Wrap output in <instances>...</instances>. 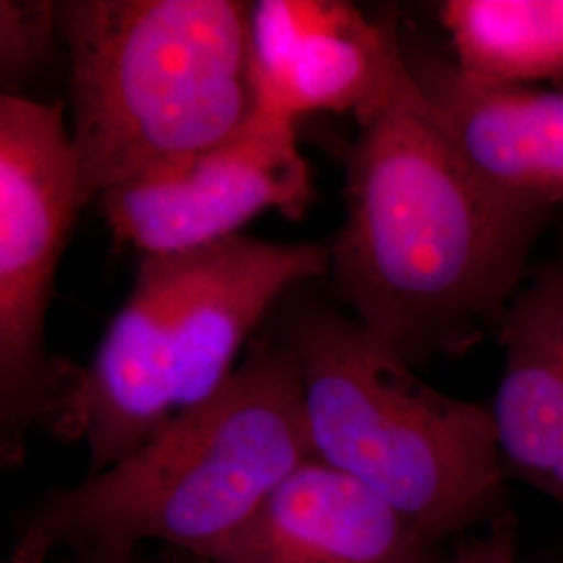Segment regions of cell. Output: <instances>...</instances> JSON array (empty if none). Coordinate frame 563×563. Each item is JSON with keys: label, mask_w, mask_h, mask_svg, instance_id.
<instances>
[{"label": "cell", "mask_w": 563, "mask_h": 563, "mask_svg": "<svg viewBox=\"0 0 563 563\" xmlns=\"http://www.w3.org/2000/svg\"><path fill=\"white\" fill-rule=\"evenodd\" d=\"M60 38L59 7L46 0L0 2V80L2 95L34 80L53 57Z\"/></svg>", "instance_id": "13"}, {"label": "cell", "mask_w": 563, "mask_h": 563, "mask_svg": "<svg viewBox=\"0 0 563 563\" xmlns=\"http://www.w3.org/2000/svg\"><path fill=\"white\" fill-rule=\"evenodd\" d=\"M311 197L295 123L257 109L228 141L121 181L99 205L118 241L169 255L236 236L267 209L299 218Z\"/></svg>", "instance_id": "7"}, {"label": "cell", "mask_w": 563, "mask_h": 563, "mask_svg": "<svg viewBox=\"0 0 563 563\" xmlns=\"http://www.w3.org/2000/svg\"><path fill=\"white\" fill-rule=\"evenodd\" d=\"M57 547L59 539L53 526L41 516H30L4 563H48Z\"/></svg>", "instance_id": "15"}, {"label": "cell", "mask_w": 563, "mask_h": 563, "mask_svg": "<svg viewBox=\"0 0 563 563\" xmlns=\"http://www.w3.org/2000/svg\"><path fill=\"white\" fill-rule=\"evenodd\" d=\"M344 169L330 276L355 320L413 367L497 334L553 209L478 180L439 113L390 109L363 123Z\"/></svg>", "instance_id": "1"}, {"label": "cell", "mask_w": 563, "mask_h": 563, "mask_svg": "<svg viewBox=\"0 0 563 563\" xmlns=\"http://www.w3.org/2000/svg\"><path fill=\"white\" fill-rule=\"evenodd\" d=\"M446 563H518V522L504 509L481 534L463 541Z\"/></svg>", "instance_id": "14"}, {"label": "cell", "mask_w": 563, "mask_h": 563, "mask_svg": "<svg viewBox=\"0 0 563 563\" xmlns=\"http://www.w3.org/2000/svg\"><path fill=\"white\" fill-rule=\"evenodd\" d=\"M207 563H439L437 543L357 478L311 457Z\"/></svg>", "instance_id": "10"}, {"label": "cell", "mask_w": 563, "mask_h": 563, "mask_svg": "<svg viewBox=\"0 0 563 563\" xmlns=\"http://www.w3.org/2000/svg\"><path fill=\"white\" fill-rule=\"evenodd\" d=\"M155 563H207L201 558L181 553V551H174V549H163L162 555L157 558Z\"/></svg>", "instance_id": "17"}, {"label": "cell", "mask_w": 563, "mask_h": 563, "mask_svg": "<svg viewBox=\"0 0 563 563\" xmlns=\"http://www.w3.org/2000/svg\"><path fill=\"white\" fill-rule=\"evenodd\" d=\"M76 553V563H136V549L132 547H90Z\"/></svg>", "instance_id": "16"}, {"label": "cell", "mask_w": 563, "mask_h": 563, "mask_svg": "<svg viewBox=\"0 0 563 563\" xmlns=\"http://www.w3.org/2000/svg\"><path fill=\"white\" fill-rule=\"evenodd\" d=\"M276 341L297 365L318 460L369 486L437 544L504 511L490 407L444 395L318 299H286Z\"/></svg>", "instance_id": "4"}, {"label": "cell", "mask_w": 563, "mask_h": 563, "mask_svg": "<svg viewBox=\"0 0 563 563\" xmlns=\"http://www.w3.org/2000/svg\"><path fill=\"white\" fill-rule=\"evenodd\" d=\"M63 104L0 97V460L13 467L30 432L53 423L76 367L46 351V316L80 211Z\"/></svg>", "instance_id": "6"}, {"label": "cell", "mask_w": 563, "mask_h": 563, "mask_svg": "<svg viewBox=\"0 0 563 563\" xmlns=\"http://www.w3.org/2000/svg\"><path fill=\"white\" fill-rule=\"evenodd\" d=\"M311 457L297 365L262 339L211 399L38 509L76 551L155 541L207 562Z\"/></svg>", "instance_id": "5"}, {"label": "cell", "mask_w": 563, "mask_h": 563, "mask_svg": "<svg viewBox=\"0 0 563 563\" xmlns=\"http://www.w3.org/2000/svg\"><path fill=\"white\" fill-rule=\"evenodd\" d=\"M330 274V246L230 236L144 255L134 288L92 360L74 372L51 428L88 449V474L141 449L211 399L265 313L302 282Z\"/></svg>", "instance_id": "2"}, {"label": "cell", "mask_w": 563, "mask_h": 563, "mask_svg": "<svg viewBox=\"0 0 563 563\" xmlns=\"http://www.w3.org/2000/svg\"><path fill=\"white\" fill-rule=\"evenodd\" d=\"M495 339L505 363L490 413L505 474L563 509L562 260L528 272Z\"/></svg>", "instance_id": "11"}, {"label": "cell", "mask_w": 563, "mask_h": 563, "mask_svg": "<svg viewBox=\"0 0 563 563\" xmlns=\"http://www.w3.org/2000/svg\"><path fill=\"white\" fill-rule=\"evenodd\" d=\"M441 21L463 71L563 88V0H449Z\"/></svg>", "instance_id": "12"}, {"label": "cell", "mask_w": 563, "mask_h": 563, "mask_svg": "<svg viewBox=\"0 0 563 563\" xmlns=\"http://www.w3.org/2000/svg\"><path fill=\"white\" fill-rule=\"evenodd\" d=\"M71 151L81 209L157 165L241 132L257 111L253 4L65 0Z\"/></svg>", "instance_id": "3"}, {"label": "cell", "mask_w": 563, "mask_h": 563, "mask_svg": "<svg viewBox=\"0 0 563 563\" xmlns=\"http://www.w3.org/2000/svg\"><path fill=\"white\" fill-rule=\"evenodd\" d=\"M405 57L478 180L507 199L563 202V88L483 80L423 46Z\"/></svg>", "instance_id": "9"}, {"label": "cell", "mask_w": 563, "mask_h": 563, "mask_svg": "<svg viewBox=\"0 0 563 563\" xmlns=\"http://www.w3.org/2000/svg\"><path fill=\"white\" fill-rule=\"evenodd\" d=\"M251 74L257 109L292 123L313 111H351L360 125L390 109L439 113L407 65L395 21L367 20L349 2H255Z\"/></svg>", "instance_id": "8"}]
</instances>
